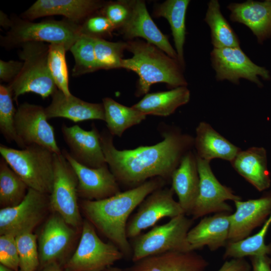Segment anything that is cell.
<instances>
[{
    "mask_svg": "<svg viewBox=\"0 0 271 271\" xmlns=\"http://www.w3.org/2000/svg\"><path fill=\"white\" fill-rule=\"evenodd\" d=\"M162 127L161 142L131 150L117 149L108 130L100 132L106 163L119 186L129 189L155 177L171 180L182 158L194 147V138L175 127Z\"/></svg>",
    "mask_w": 271,
    "mask_h": 271,
    "instance_id": "6da1fadb",
    "label": "cell"
},
{
    "mask_svg": "<svg viewBox=\"0 0 271 271\" xmlns=\"http://www.w3.org/2000/svg\"><path fill=\"white\" fill-rule=\"evenodd\" d=\"M166 181L161 177L99 200H83L80 203L86 219L116 245L124 256H132L130 242L126 228L131 213L155 190L164 187Z\"/></svg>",
    "mask_w": 271,
    "mask_h": 271,
    "instance_id": "7a4b0ae2",
    "label": "cell"
},
{
    "mask_svg": "<svg viewBox=\"0 0 271 271\" xmlns=\"http://www.w3.org/2000/svg\"><path fill=\"white\" fill-rule=\"evenodd\" d=\"M126 44V50L133 56L123 59L122 68L131 70L139 76L136 96L148 93L151 86L157 83H166L172 89L187 86L184 69L177 60L147 42L129 40Z\"/></svg>",
    "mask_w": 271,
    "mask_h": 271,
    "instance_id": "3957f363",
    "label": "cell"
},
{
    "mask_svg": "<svg viewBox=\"0 0 271 271\" xmlns=\"http://www.w3.org/2000/svg\"><path fill=\"white\" fill-rule=\"evenodd\" d=\"M20 47L18 55L23 61V67L16 78L8 84L14 101L18 104L19 97L28 92L36 93L43 98L52 96L58 88L49 69V45L28 42Z\"/></svg>",
    "mask_w": 271,
    "mask_h": 271,
    "instance_id": "277c9868",
    "label": "cell"
},
{
    "mask_svg": "<svg viewBox=\"0 0 271 271\" xmlns=\"http://www.w3.org/2000/svg\"><path fill=\"white\" fill-rule=\"evenodd\" d=\"M11 19V27L5 35L1 36V45L7 49L28 42H40L64 44L68 51L81 35V25L66 19L38 23L17 17Z\"/></svg>",
    "mask_w": 271,
    "mask_h": 271,
    "instance_id": "5b68a950",
    "label": "cell"
},
{
    "mask_svg": "<svg viewBox=\"0 0 271 271\" xmlns=\"http://www.w3.org/2000/svg\"><path fill=\"white\" fill-rule=\"evenodd\" d=\"M0 153L29 188L50 195L54 177V153L37 145L18 150L0 145Z\"/></svg>",
    "mask_w": 271,
    "mask_h": 271,
    "instance_id": "8992f818",
    "label": "cell"
},
{
    "mask_svg": "<svg viewBox=\"0 0 271 271\" xmlns=\"http://www.w3.org/2000/svg\"><path fill=\"white\" fill-rule=\"evenodd\" d=\"M193 222L186 215H180L131 239L132 261L168 251H191L187 234Z\"/></svg>",
    "mask_w": 271,
    "mask_h": 271,
    "instance_id": "52a82bcc",
    "label": "cell"
},
{
    "mask_svg": "<svg viewBox=\"0 0 271 271\" xmlns=\"http://www.w3.org/2000/svg\"><path fill=\"white\" fill-rule=\"evenodd\" d=\"M123 257L116 245L103 241L94 227L85 219L78 246L63 267L65 271H102Z\"/></svg>",
    "mask_w": 271,
    "mask_h": 271,
    "instance_id": "ba28073f",
    "label": "cell"
},
{
    "mask_svg": "<svg viewBox=\"0 0 271 271\" xmlns=\"http://www.w3.org/2000/svg\"><path fill=\"white\" fill-rule=\"evenodd\" d=\"M78 179L69 162L62 154H54V177L49 195L50 208L74 228L82 227L78 203Z\"/></svg>",
    "mask_w": 271,
    "mask_h": 271,
    "instance_id": "9c48e42d",
    "label": "cell"
},
{
    "mask_svg": "<svg viewBox=\"0 0 271 271\" xmlns=\"http://www.w3.org/2000/svg\"><path fill=\"white\" fill-rule=\"evenodd\" d=\"M210 60L218 81L227 80L238 85L244 79L262 87L260 77L267 81L271 79L269 70L253 63L240 47L213 48Z\"/></svg>",
    "mask_w": 271,
    "mask_h": 271,
    "instance_id": "30bf717a",
    "label": "cell"
},
{
    "mask_svg": "<svg viewBox=\"0 0 271 271\" xmlns=\"http://www.w3.org/2000/svg\"><path fill=\"white\" fill-rule=\"evenodd\" d=\"M49 206V195L29 188L19 204L0 210V234L14 236L32 232L44 218Z\"/></svg>",
    "mask_w": 271,
    "mask_h": 271,
    "instance_id": "8fae6325",
    "label": "cell"
},
{
    "mask_svg": "<svg viewBox=\"0 0 271 271\" xmlns=\"http://www.w3.org/2000/svg\"><path fill=\"white\" fill-rule=\"evenodd\" d=\"M15 125L24 148L37 145L54 154H61L56 141L54 129L48 122L43 106L28 102L19 105L15 116Z\"/></svg>",
    "mask_w": 271,
    "mask_h": 271,
    "instance_id": "7c38bea8",
    "label": "cell"
},
{
    "mask_svg": "<svg viewBox=\"0 0 271 271\" xmlns=\"http://www.w3.org/2000/svg\"><path fill=\"white\" fill-rule=\"evenodd\" d=\"M174 193L172 188L162 187L147 196L128 220L126 228L127 238H135L163 218H172L185 214L178 201L174 199Z\"/></svg>",
    "mask_w": 271,
    "mask_h": 271,
    "instance_id": "4fadbf2b",
    "label": "cell"
},
{
    "mask_svg": "<svg viewBox=\"0 0 271 271\" xmlns=\"http://www.w3.org/2000/svg\"><path fill=\"white\" fill-rule=\"evenodd\" d=\"M196 157L200 183L198 196L191 215L192 219H197L213 213H230L232 207L226 201L234 202L241 200V198L219 182L211 170L209 161Z\"/></svg>",
    "mask_w": 271,
    "mask_h": 271,
    "instance_id": "5bb4252c",
    "label": "cell"
},
{
    "mask_svg": "<svg viewBox=\"0 0 271 271\" xmlns=\"http://www.w3.org/2000/svg\"><path fill=\"white\" fill-rule=\"evenodd\" d=\"M62 154L77 176L79 197L83 200H99L121 192L120 186L107 164L99 168H90L75 161L67 150H62Z\"/></svg>",
    "mask_w": 271,
    "mask_h": 271,
    "instance_id": "9a60e30c",
    "label": "cell"
},
{
    "mask_svg": "<svg viewBox=\"0 0 271 271\" xmlns=\"http://www.w3.org/2000/svg\"><path fill=\"white\" fill-rule=\"evenodd\" d=\"M73 228L56 213L48 218L38 237L41 268L52 262L61 264L75 236Z\"/></svg>",
    "mask_w": 271,
    "mask_h": 271,
    "instance_id": "2e32d148",
    "label": "cell"
},
{
    "mask_svg": "<svg viewBox=\"0 0 271 271\" xmlns=\"http://www.w3.org/2000/svg\"><path fill=\"white\" fill-rule=\"evenodd\" d=\"M91 129L86 130L78 125L67 126L63 123L61 132L69 148V153L79 163L92 168L106 165L102 151L100 132L93 123Z\"/></svg>",
    "mask_w": 271,
    "mask_h": 271,
    "instance_id": "e0dca14e",
    "label": "cell"
},
{
    "mask_svg": "<svg viewBox=\"0 0 271 271\" xmlns=\"http://www.w3.org/2000/svg\"><path fill=\"white\" fill-rule=\"evenodd\" d=\"M130 9L129 18L119 29L128 39L141 37L157 47L171 58L178 60L176 50L172 46L168 37L155 24L150 16L145 1H129Z\"/></svg>",
    "mask_w": 271,
    "mask_h": 271,
    "instance_id": "ac0fdd59",
    "label": "cell"
},
{
    "mask_svg": "<svg viewBox=\"0 0 271 271\" xmlns=\"http://www.w3.org/2000/svg\"><path fill=\"white\" fill-rule=\"evenodd\" d=\"M106 4L97 0H38L23 13L22 17L31 21L40 17L60 15L81 25Z\"/></svg>",
    "mask_w": 271,
    "mask_h": 271,
    "instance_id": "d6986e66",
    "label": "cell"
},
{
    "mask_svg": "<svg viewBox=\"0 0 271 271\" xmlns=\"http://www.w3.org/2000/svg\"><path fill=\"white\" fill-rule=\"evenodd\" d=\"M235 211L230 215L228 241L235 242L248 236L271 214V192L258 199L234 201Z\"/></svg>",
    "mask_w": 271,
    "mask_h": 271,
    "instance_id": "ffe728a7",
    "label": "cell"
},
{
    "mask_svg": "<svg viewBox=\"0 0 271 271\" xmlns=\"http://www.w3.org/2000/svg\"><path fill=\"white\" fill-rule=\"evenodd\" d=\"M227 8L230 20L249 28L258 43L262 44L271 38V0L231 3Z\"/></svg>",
    "mask_w": 271,
    "mask_h": 271,
    "instance_id": "44dd1931",
    "label": "cell"
},
{
    "mask_svg": "<svg viewBox=\"0 0 271 271\" xmlns=\"http://www.w3.org/2000/svg\"><path fill=\"white\" fill-rule=\"evenodd\" d=\"M230 213H215L204 217L187 234L191 251L207 246L211 251L225 247L228 242Z\"/></svg>",
    "mask_w": 271,
    "mask_h": 271,
    "instance_id": "7402d4cb",
    "label": "cell"
},
{
    "mask_svg": "<svg viewBox=\"0 0 271 271\" xmlns=\"http://www.w3.org/2000/svg\"><path fill=\"white\" fill-rule=\"evenodd\" d=\"M208 265L195 251H168L134 262L126 271H206Z\"/></svg>",
    "mask_w": 271,
    "mask_h": 271,
    "instance_id": "603a6c76",
    "label": "cell"
},
{
    "mask_svg": "<svg viewBox=\"0 0 271 271\" xmlns=\"http://www.w3.org/2000/svg\"><path fill=\"white\" fill-rule=\"evenodd\" d=\"M51 96V103L45 108L48 119L63 117L75 122L92 119L105 120L102 103L86 102L72 94L67 96L58 89Z\"/></svg>",
    "mask_w": 271,
    "mask_h": 271,
    "instance_id": "cb8c5ba5",
    "label": "cell"
},
{
    "mask_svg": "<svg viewBox=\"0 0 271 271\" xmlns=\"http://www.w3.org/2000/svg\"><path fill=\"white\" fill-rule=\"evenodd\" d=\"M172 188L176 194L178 202L186 215H191L199 190L200 179L196 154L188 152L174 172L171 179Z\"/></svg>",
    "mask_w": 271,
    "mask_h": 271,
    "instance_id": "d4e9b609",
    "label": "cell"
},
{
    "mask_svg": "<svg viewBox=\"0 0 271 271\" xmlns=\"http://www.w3.org/2000/svg\"><path fill=\"white\" fill-rule=\"evenodd\" d=\"M194 147L197 157L209 162L220 159L231 163L241 151L205 121L196 127Z\"/></svg>",
    "mask_w": 271,
    "mask_h": 271,
    "instance_id": "484cf974",
    "label": "cell"
},
{
    "mask_svg": "<svg viewBox=\"0 0 271 271\" xmlns=\"http://www.w3.org/2000/svg\"><path fill=\"white\" fill-rule=\"evenodd\" d=\"M231 164L234 170L258 191L269 187L270 179L264 148L251 147L241 150Z\"/></svg>",
    "mask_w": 271,
    "mask_h": 271,
    "instance_id": "4316f807",
    "label": "cell"
},
{
    "mask_svg": "<svg viewBox=\"0 0 271 271\" xmlns=\"http://www.w3.org/2000/svg\"><path fill=\"white\" fill-rule=\"evenodd\" d=\"M190 92L187 86H180L170 90L147 93L132 106L145 115L167 116L180 106L187 104Z\"/></svg>",
    "mask_w": 271,
    "mask_h": 271,
    "instance_id": "83f0119b",
    "label": "cell"
},
{
    "mask_svg": "<svg viewBox=\"0 0 271 271\" xmlns=\"http://www.w3.org/2000/svg\"><path fill=\"white\" fill-rule=\"evenodd\" d=\"M189 0H167L158 5L153 15L156 18L163 17L168 21L173 37L178 61L184 70L185 62L184 46L186 38V15Z\"/></svg>",
    "mask_w": 271,
    "mask_h": 271,
    "instance_id": "f1b7e54d",
    "label": "cell"
},
{
    "mask_svg": "<svg viewBox=\"0 0 271 271\" xmlns=\"http://www.w3.org/2000/svg\"><path fill=\"white\" fill-rule=\"evenodd\" d=\"M107 130L112 136L121 137L128 128L140 123L146 115L132 106L128 107L110 97L102 99Z\"/></svg>",
    "mask_w": 271,
    "mask_h": 271,
    "instance_id": "f546056e",
    "label": "cell"
},
{
    "mask_svg": "<svg viewBox=\"0 0 271 271\" xmlns=\"http://www.w3.org/2000/svg\"><path fill=\"white\" fill-rule=\"evenodd\" d=\"M204 20L210 28L213 48L240 47L238 37L223 16L218 1L208 2Z\"/></svg>",
    "mask_w": 271,
    "mask_h": 271,
    "instance_id": "4dcf8cb0",
    "label": "cell"
},
{
    "mask_svg": "<svg viewBox=\"0 0 271 271\" xmlns=\"http://www.w3.org/2000/svg\"><path fill=\"white\" fill-rule=\"evenodd\" d=\"M29 188L2 157L0 160V204L3 208L20 204Z\"/></svg>",
    "mask_w": 271,
    "mask_h": 271,
    "instance_id": "1f68e13d",
    "label": "cell"
},
{
    "mask_svg": "<svg viewBox=\"0 0 271 271\" xmlns=\"http://www.w3.org/2000/svg\"><path fill=\"white\" fill-rule=\"evenodd\" d=\"M270 223L271 215L257 233L238 241H228L225 246L223 258H244L271 253V244L267 245L264 241Z\"/></svg>",
    "mask_w": 271,
    "mask_h": 271,
    "instance_id": "d6a6232c",
    "label": "cell"
},
{
    "mask_svg": "<svg viewBox=\"0 0 271 271\" xmlns=\"http://www.w3.org/2000/svg\"><path fill=\"white\" fill-rule=\"evenodd\" d=\"M69 51L75 61L72 69L73 76H79L99 70L92 37L81 35Z\"/></svg>",
    "mask_w": 271,
    "mask_h": 271,
    "instance_id": "836d02e7",
    "label": "cell"
},
{
    "mask_svg": "<svg viewBox=\"0 0 271 271\" xmlns=\"http://www.w3.org/2000/svg\"><path fill=\"white\" fill-rule=\"evenodd\" d=\"M13 96L10 86L0 85V132L8 142H15L20 148L24 147L19 139L15 125L17 109L13 104Z\"/></svg>",
    "mask_w": 271,
    "mask_h": 271,
    "instance_id": "e575fe53",
    "label": "cell"
},
{
    "mask_svg": "<svg viewBox=\"0 0 271 271\" xmlns=\"http://www.w3.org/2000/svg\"><path fill=\"white\" fill-rule=\"evenodd\" d=\"M67 51L64 44H50L48 64L50 74L58 89L69 96L72 94L69 89L68 72L65 57Z\"/></svg>",
    "mask_w": 271,
    "mask_h": 271,
    "instance_id": "d590c367",
    "label": "cell"
},
{
    "mask_svg": "<svg viewBox=\"0 0 271 271\" xmlns=\"http://www.w3.org/2000/svg\"><path fill=\"white\" fill-rule=\"evenodd\" d=\"M93 39L99 70L122 68L123 53L126 49V42H110L98 38Z\"/></svg>",
    "mask_w": 271,
    "mask_h": 271,
    "instance_id": "8d00e7d4",
    "label": "cell"
},
{
    "mask_svg": "<svg viewBox=\"0 0 271 271\" xmlns=\"http://www.w3.org/2000/svg\"><path fill=\"white\" fill-rule=\"evenodd\" d=\"M20 260V269L36 271L40 266L38 237L33 232L16 236Z\"/></svg>",
    "mask_w": 271,
    "mask_h": 271,
    "instance_id": "74e56055",
    "label": "cell"
},
{
    "mask_svg": "<svg viewBox=\"0 0 271 271\" xmlns=\"http://www.w3.org/2000/svg\"><path fill=\"white\" fill-rule=\"evenodd\" d=\"M115 29L103 15H91L81 24V35L92 38H102L110 36Z\"/></svg>",
    "mask_w": 271,
    "mask_h": 271,
    "instance_id": "f35d334b",
    "label": "cell"
},
{
    "mask_svg": "<svg viewBox=\"0 0 271 271\" xmlns=\"http://www.w3.org/2000/svg\"><path fill=\"white\" fill-rule=\"evenodd\" d=\"M0 263L15 271L20 269V260L16 237L10 234L0 236Z\"/></svg>",
    "mask_w": 271,
    "mask_h": 271,
    "instance_id": "ab89813d",
    "label": "cell"
},
{
    "mask_svg": "<svg viewBox=\"0 0 271 271\" xmlns=\"http://www.w3.org/2000/svg\"><path fill=\"white\" fill-rule=\"evenodd\" d=\"M101 10V14L110 21L115 29H119L126 23L130 13L128 1L107 3Z\"/></svg>",
    "mask_w": 271,
    "mask_h": 271,
    "instance_id": "60d3db41",
    "label": "cell"
},
{
    "mask_svg": "<svg viewBox=\"0 0 271 271\" xmlns=\"http://www.w3.org/2000/svg\"><path fill=\"white\" fill-rule=\"evenodd\" d=\"M23 62L10 60H0V79L3 82H12L20 73Z\"/></svg>",
    "mask_w": 271,
    "mask_h": 271,
    "instance_id": "b9f144b4",
    "label": "cell"
},
{
    "mask_svg": "<svg viewBox=\"0 0 271 271\" xmlns=\"http://www.w3.org/2000/svg\"><path fill=\"white\" fill-rule=\"evenodd\" d=\"M251 265L244 258L227 260L217 271H250Z\"/></svg>",
    "mask_w": 271,
    "mask_h": 271,
    "instance_id": "7bdbcfd3",
    "label": "cell"
},
{
    "mask_svg": "<svg viewBox=\"0 0 271 271\" xmlns=\"http://www.w3.org/2000/svg\"><path fill=\"white\" fill-rule=\"evenodd\" d=\"M252 271H271V259L267 255L250 256Z\"/></svg>",
    "mask_w": 271,
    "mask_h": 271,
    "instance_id": "ee69618b",
    "label": "cell"
},
{
    "mask_svg": "<svg viewBox=\"0 0 271 271\" xmlns=\"http://www.w3.org/2000/svg\"><path fill=\"white\" fill-rule=\"evenodd\" d=\"M40 271H65L63 265L58 262H52L43 266Z\"/></svg>",
    "mask_w": 271,
    "mask_h": 271,
    "instance_id": "f6af8a7d",
    "label": "cell"
},
{
    "mask_svg": "<svg viewBox=\"0 0 271 271\" xmlns=\"http://www.w3.org/2000/svg\"><path fill=\"white\" fill-rule=\"evenodd\" d=\"M0 24L5 28H9L12 26V21L2 11H0Z\"/></svg>",
    "mask_w": 271,
    "mask_h": 271,
    "instance_id": "bcb514c9",
    "label": "cell"
},
{
    "mask_svg": "<svg viewBox=\"0 0 271 271\" xmlns=\"http://www.w3.org/2000/svg\"><path fill=\"white\" fill-rule=\"evenodd\" d=\"M102 271H124V270L117 267L110 266L104 269Z\"/></svg>",
    "mask_w": 271,
    "mask_h": 271,
    "instance_id": "7dc6e473",
    "label": "cell"
},
{
    "mask_svg": "<svg viewBox=\"0 0 271 271\" xmlns=\"http://www.w3.org/2000/svg\"><path fill=\"white\" fill-rule=\"evenodd\" d=\"M0 271H15L2 264H0Z\"/></svg>",
    "mask_w": 271,
    "mask_h": 271,
    "instance_id": "c3c4849f",
    "label": "cell"
},
{
    "mask_svg": "<svg viewBox=\"0 0 271 271\" xmlns=\"http://www.w3.org/2000/svg\"><path fill=\"white\" fill-rule=\"evenodd\" d=\"M18 271H24V270H22L21 269H19Z\"/></svg>",
    "mask_w": 271,
    "mask_h": 271,
    "instance_id": "681fc988",
    "label": "cell"
}]
</instances>
